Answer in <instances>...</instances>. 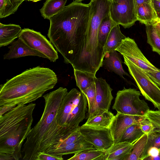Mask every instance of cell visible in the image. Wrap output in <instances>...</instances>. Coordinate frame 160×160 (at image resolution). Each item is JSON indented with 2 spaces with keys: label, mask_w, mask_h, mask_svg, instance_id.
I'll list each match as a JSON object with an SVG mask.
<instances>
[{
  "label": "cell",
  "mask_w": 160,
  "mask_h": 160,
  "mask_svg": "<svg viewBox=\"0 0 160 160\" xmlns=\"http://www.w3.org/2000/svg\"><path fill=\"white\" fill-rule=\"evenodd\" d=\"M90 16L89 4L74 1L52 17L47 35L64 62L74 69L84 71Z\"/></svg>",
  "instance_id": "obj_1"
},
{
  "label": "cell",
  "mask_w": 160,
  "mask_h": 160,
  "mask_svg": "<svg viewBox=\"0 0 160 160\" xmlns=\"http://www.w3.org/2000/svg\"><path fill=\"white\" fill-rule=\"evenodd\" d=\"M67 92L66 88L60 87L42 96L45 101L43 112L40 120L27 137L21 150L23 160H36L39 152H46L79 128V126L62 127L58 123L57 112Z\"/></svg>",
  "instance_id": "obj_2"
},
{
  "label": "cell",
  "mask_w": 160,
  "mask_h": 160,
  "mask_svg": "<svg viewBox=\"0 0 160 160\" xmlns=\"http://www.w3.org/2000/svg\"><path fill=\"white\" fill-rule=\"evenodd\" d=\"M57 75L51 69L37 66L8 80L0 87V106L31 103L54 88Z\"/></svg>",
  "instance_id": "obj_3"
},
{
  "label": "cell",
  "mask_w": 160,
  "mask_h": 160,
  "mask_svg": "<svg viewBox=\"0 0 160 160\" xmlns=\"http://www.w3.org/2000/svg\"><path fill=\"white\" fill-rule=\"evenodd\" d=\"M36 104L18 105L0 117V160H18L31 131Z\"/></svg>",
  "instance_id": "obj_4"
},
{
  "label": "cell",
  "mask_w": 160,
  "mask_h": 160,
  "mask_svg": "<svg viewBox=\"0 0 160 160\" xmlns=\"http://www.w3.org/2000/svg\"><path fill=\"white\" fill-rule=\"evenodd\" d=\"M111 0H90V16L86 48L87 54L97 58L104 54V48L99 44V28L102 19L109 14Z\"/></svg>",
  "instance_id": "obj_5"
},
{
  "label": "cell",
  "mask_w": 160,
  "mask_h": 160,
  "mask_svg": "<svg viewBox=\"0 0 160 160\" xmlns=\"http://www.w3.org/2000/svg\"><path fill=\"white\" fill-rule=\"evenodd\" d=\"M140 93L134 89L124 87L117 92L112 109L125 114L145 116L150 108L144 100L140 99Z\"/></svg>",
  "instance_id": "obj_6"
},
{
  "label": "cell",
  "mask_w": 160,
  "mask_h": 160,
  "mask_svg": "<svg viewBox=\"0 0 160 160\" xmlns=\"http://www.w3.org/2000/svg\"><path fill=\"white\" fill-rule=\"evenodd\" d=\"M124 63L135 80L140 92L145 99L151 102L160 110V88L148 76L145 71L125 57Z\"/></svg>",
  "instance_id": "obj_7"
},
{
  "label": "cell",
  "mask_w": 160,
  "mask_h": 160,
  "mask_svg": "<svg viewBox=\"0 0 160 160\" xmlns=\"http://www.w3.org/2000/svg\"><path fill=\"white\" fill-rule=\"evenodd\" d=\"M18 38L30 48L45 55L51 62H55L58 58L57 51L52 43L40 32L24 28Z\"/></svg>",
  "instance_id": "obj_8"
},
{
  "label": "cell",
  "mask_w": 160,
  "mask_h": 160,
  "mask_svg": "<svg viewBox=\"0 0 160 160\" xmlns=\"http://www.w3.org/2000/svg\"><path fill=\"white\" fill-rule=\"evenodd\" d=\"M109 14L113 21L124 28H129L137 21L133 0H111Z\"/></svg>",
  "instance_id": "obj_9"
},
{
  "label": "cell",
  "mask_w": 160,
  "mask_h": 160,
  "mask_svg": "<svg viewBox=\"0 0 160 160\" xmlns=\"http://www.w3.org/2000/svg\"><path fill=\"white\" fill-rule=\"evenodd\" d=\"M133 63L144 71H158L146 58L138 47L134 40L127 37L122 40L120 45L115 50Z\"/></svg>",
  "instance_id": "obj_10"
},
{
  "label": "cell",
  "mask_w": 160,
  "mask_h": 160,
  "mask_svg": "<svg viewBox=\"0 0 160 160\" xmlns=\"http://www.w3.org/2000/svg\"><path fill=\"white\" fill-rule=\"evenodd\" d=\"M79 129L81 135L96 149L107 151L114 144L109 128L83 124Z\"/></svg>",
  "instance_id": "obj_11"
},
{
  "label": "cell",
  "mask_w": 160,
  "mask_h": 160,
  "mask_svg": "<svg viewBox=\"0 0 160 160\" xmlns=\"http://www.w3.org/2000/svg\"><path fill=\"white\" fill-rule=\"evenodd\" d=\"M94 83L96 91L95 106L89 113L88 117L99 115L109 111L111 102L113 98L112 89L105 79L102 78H96Z\"/></svg>",
  "instance_id": "obj_12"
},
{
  "label": "cell",
  "mask_w": 160,
  "mask_h": 160,
  "mask_svg": "<svg viewBox=\"0 0 160 160\" xmlns=\"http://www.w3.org/2000/svg\"><path fill=\"white\" fill-rule=\"evenodd\" d=\"M145 116L128 115L117 112L110 124L109 129L114 143L119 142L126 129L131 125L139 123Z\"/></svg>",
  "instance_id": "obj_13"
},
{
  "label": "cell",
  "mask_w": 160,
  "mask_h": 160,
  "mask_svg": "<svg viewBox=\"0 0 160 160\" xmlns=\"http://www.w3.org/2000/svg\"><path fill=\"white\" fill-rule=\"evenodd\" d=\"M81 94V91L73 88L65 95L56 115L57 120L59 125L65 127L69 115L78 104Z\"/></svg>",
  "instance_id": "obj_14"
},
{
  "label": "cell",
  "mask_w": 160,
  "mask_h": 160,
  "mask_svg": "<svg viewBox=\"0 0 160 160\" xmlns=\"http://www.w3.org/2000/svg\"><path fill=\"white\" fill-rule=\"evenodd\" d=\"M8 48L9 50L4 55V59L9 60L27 56H36L47 58L45 55L30 48L18 38V40L14 41Z\"/></svg>",
  "instance_id": "obj_15"
},
{
  "label": "cell",
  "mask_w": 160,
  "mask_h": 160,
  "mask_svg": "<svg viewBox=\"0 0 160 160\" xmlns=\"http://www.w3.org/2000/svg\"><path fill=\"white\" fill-rule=\"evenodd\" d=\"M96 149L91 143L87 141L82 135L76 141L62 148L49 150L46 152L54 155H60L76 154L91 149Z\"/></svg>",
  "instance_id": "obj_16"
},
{
  "label": "cell",
  "mask_w": 160,
  "mask_h": 160,
  "mask_svg": "<svg viewBox=\"0 0 160 160\" xmlns=\"http://www.w3.org/2000/svg\"><path fill=\"white\" fill-rule=\"evenodd\" d=\"M136 17L137 21L145 25L154 24L159 20L152 0L138 6Z\"/></svg>",
  "instance_id": "obj_17"
},
{
  "label": "cell",
  "mask_w": 160,
  "mask_h": 160,
  "mask_svg": "<svg viewBox=\"0 0 160 160\" xmlns=\"http://www.w3.org/2000/svg\"><path fill=\"white\" fill-rule=\"evenodd\" d=\"M88 102L85 95L82 92L80 101L69 115L65 127H77L85 118Z\"/></svg>",
  "instance_id": "obj_18"
},
{
  "label": "cell",
  "mask_w": 160,
  "mask_h": 160,
  "mask_svg": "<svg viewBox=\"0 0 160 160\" xmlns=\"http://www.w3.org/2000/svg\"><path fill=\"white\" fill-rule=\"evenodd\" d=\"M102 66L124 79V75L131 77L123 69L122 60L117 51L116 50L105 53L102 62Z\"/></svg>",
  "instance_id": "obj_19"
},
{
  "label": "cell",
  "mask_w": 160,
  "mask_h": 160,
  "mask_svg": "<svg viewBox=\"0 0 160 160\" xmlns=\"http://www.w3.org/2000/svg\"><path fill=\"white\" fill-rule=\"evenodd\" d=\"M133 144L119 142L114 144L107 151L104 160H124L130 153Z\"/></svg>",
  "instance_id": "obj_20"
},
{
  "label": "cell",
  "mask_w": 160,
  "mask_h": 160,
  "mask_svg": "<svg viewBox=\"0 0 160 160\" xmlns=\"http://www.w3.org/2000/svg\"><path fill=\"white\" fill-rule=\"evenodd\" d=\"M22 29L18 25L0 23V47L11 44L18 38Z\"/></svg>",
  "instance_id": "obj_21"
},
{
  "label": "cell",
  "mask_w": 160,
  "mask_h": 160,
  "mask_svg": "<svg viewBox=\"0 0 160 160\" xmlns=\"http://www.w3.org/2000/svg\"><path fill=\"white\" fill-rule=\"evenodd\" d=\"M67 0H46L40 11L44 19L49 20L62 11Z\"/></svg>",
  "instance_id": "obj_22"
},
{
  "label": "cell",
  "mask_w": 160,
  "mask_h": 160,
  "mask_svg": "<svg viewBox=\"0 0 160 160\" xmlns=\"http://www.w3.org/2000/svg\"><path fill=\"white\" fill-rule=\"evenodd\" d=\"M126 37L121 32L119 25H115L111 30L104 48L105 53L115 50Z\"/></svg>",
  "instance_id": "obj_23"
},
{
  "label": "cell",
  "mask_w": 160,
  "mask_h": 160,
  "mask_svg": "<svg viewBox=\"0 0 160 160\" xmlns=\"http://www.w3.org/2000/svg\"><path fill=\"white\" fill-rule=\"evenodd\" d=\"M113 113L108 111L102 113L88 117L84 125L90 126L109 128L114 117Z\"/></svg>",
  "instance_id": "obj_24"
},
{
  "label": "cell",
  "mask_w": 160,
  "mask_h": 160,
  "mask_svg": "<svg viewBox=\"0 0 160 160\" xmlns=\"http://www.w3.org/2000/svg\"><path fill=\"white\" fill-rule=\"evenodd\" d=\"M116 25L109 14L102 19L99 28L98 38L99 44L103 48L111 30Z\"/></svg>",
  "instance_id": "obj_25"
},
{
  "label": "cell",
  "mask_w": 160,
  "mask_h": 160,
  "mask_svg": "<svg viewBox=\"0 0 160 160\" xmlns=\"http://www.w3.org/2000/svg\"><path fill=\"white\" fill-rule=\"evenodd\" d=\"M74 74L77 86L82 91L90 87L94 82L96 78L93 73L74 69Z\"/></svg>",
  "instance_id": "obj_26"
},
{
  "label": "cell",
  "mask_w": 160,
  "mask_h": 160,
  "mask_svg": "<svg viewBox=\"0 0 160 160\" xmlns=\"http://www.w3.org/2000/svg\"><path fill=\"white\" fill-rule=\"evenodd\" d=\"M107 151L91 149L74 154L68 160H104Z\"/></svg>",
  "instance_id": "obj_27"
},
{
  "label": "cell",
  "mask_w": 160,
  "mask_h": 160,
  "mask_svg": "<svg viewBox=\"0 0 160 160\" xmlns=\"http://www.w3.org/2000/svg\"><path fill=\"white\" fill-rule=\"evenodd\" d=\"M148 137V135L144 134L133 143L130 153L124 160H142Z\"/></svg>",
  "instance_id": "obj_28"
},
{
  "label": "cell",
  "mask_w": 160,
  "mask_h": 160,
  "mask_svg": "<svg viewBox=\"0 0 160 160\" xmlns=\"http://www.w3.org/2000/svg\"><path fill=\"white\" fill-rule=\"evenodd\" d=\"M144 134L139 123H134L126 129L119 142H127L133 144Z\"/></svg>",
  "instance_id": "obj_29"
},
{
  "label": "cell",
  "mask_w": 160,
  "mask_h": 160,
  "mask_svg": "<svg viewBox=\"0 0 160 160\" xmlns=\"http://www.w3.org/2000/svg\"><path fill=\"white\" fill-rule=\"evenodd\" d=\"M145 26L147 42L151 46L152 51L160 55V37L153 25Z\"/></svg>",
  "instance_id": "obj_30"
},
{
  "label": "cell",
  "mask_w": 160,
  "mask_h": 160,
  "mask_svg": "<svg viewBox=\"0 0 160 160\" xmlns=\"http://www.w3.org/2000/svg\"><path fill=\"white\" fill-rule=\"evenodd\" d=\"M19 6L14 4L11 0H0V18H6L14 14Z\"/></svg>",
  "instance_id": "obj_31"
},
{
  "label": "cell",
  "mask_w": 160,
  "mask_h": 160,
  "mask_svg": "<svg viewBox=\"0 0 160 160\" xmlns=\"http://www.w3.org/2000/svg\"><path fill=\"white\" fill-rule=\"evenodd\" d=\"M148 140L144 150L142 160L146 155L148 150L152 147L160 148V129L154 128L148 135Z\"/></svg>",
  "instance_id": "obj_32"
},
{
  "label": "cell",
  "mask_w": 160,
  "mask_h": 160,
  "mask_svg": "<svg viewBox=\"0 0 160 160\" xmlns=\"http://www.w3.org/2000/svg\"><path fill=\"white\" fill-rule=\"evenodd\" d=\"M81 92L87 98L88 107V113H89L93 110L95 105L96 91L94 82L90 87Z\"/></svg>",
  "instance_id": "obj_33"
},
{
  "label": "cell",
  "mask_w": 160,
  "mask_h": 160,
  "mask_svg": "<svg viewBox=\"0 0 160 160\" xmlns=\"http://www.w3.org/2000/svg\"><path fill=\"white\" fill-rule=\"evenodd\" d=\"M79 128L80 127L66 139L53 146L47 151L63 147L77 140L82 135Z\"/></svg>",
  "instance_id": "obj_34"
},
{
  "label": "cell",
  "mask_w": 160,
  "mask_h": 160,
  "mask_svg": "<svg viewBox=\"0 0 160 160\" xmlns=\"http://www.w3.org/2000/svg\"><path fill=\"white\" fill-rule=\"evenodd\" d=\"M145 117L152 122L155 128L160 129V110H150Z\"/></svg>",
  "instance_id": "obj_35"
},
{
  "label": "cell",
  "mask_w": 160,
  "mask_h": 160,
  "mask_svg": "<svg viewBox=\"0 0 160 160\" xmlns=\"http://www.w3.org/2000/svg\"><path fill=\"white\" fill-rule=\"evenodd\" d=\"M140 128L144 134L148 135L154 129L153 124L146 118L139 122Z\"/></svg>",
  "instance_id": "obj_36"
},
{
  "label": "cell",
  "mask_w": 160,
  "mask_h": 160,
  "mask_svg": "<svg viewBox=\"0 0 160 160\" xmlns=\"http://www.w3.org/2000/svg\"><path fill=\"white\" fill-rule=\"evenodd\" d=\"M63 159L62 156L54 155L46 152H41L38 153L36 160H62Z\"/></svg>",
  "instance_id": "obj_37"
},
{
  "label": "cell",
  "mask_w": 160,
  "mask_h": 160,
  "mask_svg": "<svg viewBox=\"0 0 160 160\" xmlns=\"http://www.w3.org/2000/svg\"><path fill=\"white\" fill-rule=\"evenodd\" d=\"M145 72L149 78L160 87V70Z\"/></svg>",
  "instance_id": "obj_38"
},
{
  "label": "cell",
  "mask_w": 160,
  "mask_h": 160,
  "mask_svg": "<svg viewBox=\"0 0 160 160\" xmlns=\"http://www.w3.org/2000/svg\"><path fill=\"white\" fill-rule=\"evenodd\" d=\"M16 106L15 105H7L0 106V117L2 116Z\"/></svg>",
  "instance_id": "obj_39"
},
{
  "label": "cell",
  "mask_w": 160,
  "mask_h": 160,
  "mask_svg": "<svg viewBox=\"0 0 160 160\" xmlns=\"http://www.w3.org/2000/svg\"><path fill=\"white\" fill-rule=\"evenodd\" d=\"M152 0H133L134 10L136 16L138 8L139 6L144 3L149 2Z\"/></svg>",
  "instance_id": "obj_40"
},
{
  "label": "cell",
  "mask_w": 160,
  "mask_h": 160,
  "mask_svg": "<svg viewBox=\"0 0 160 160\" xmlns=\"http://www.w3.org/2000/svg\"><path fill=\"white\" fill-rule=\"evenodd\" d=\"M153 25L156 29L158 35L160 37V18L158 21Z\"/></svg>",
  "instance_id": "obj_41"
},
{
  "label": "cell",
  "mask_w": 160,
  "mask_h": 160,
  "mask_svg": "<svg viewBox=\"0 0 160 160\" xmlns=\"http://www.w3.org/2000/svg\"><path fill=\"white\" fill-rule=\"evenodd\" d=\"M15 4L20 6L23 2L25 0H11Z\"/></svg>",
  "instance_id": "obj_42"
},
{
  "label": "cell",
  "mask_w": 160,
  "mask_h": 160,
  "mask_svg": "<svg viewBox=\"0 0 160 160\" xmlns=\"http://www.w3.org/2000/svg\"><path fill=\"white\" fill-rule=\"evenodd\" d=\"M40 0H28L27 1H32L33 2H37L38 1H40Z\"/></svg>",
  "instance_id": "obj_43"
},
{
  "label": "cell",
  "mask_w": 160,
  "mask_h": 160,
  "mask_svg": "<svg viewBox=\"0 0 160 160\" xmlns=\"http://www.w3.org/2000/svg\"><path fill=\"white\" fill-rule=\"evenodd\" d=\"M84 0H75V1H76L78 2H81L82 1H83Z\"/></svg>",
  "instance_id": "obj_44"
},
{
  "label": "cell",
  "mask_w": 160,
  "mask_h": 160,
  "mask_svg": "<svg viewBox=\"0 0 160 160\" xmlns=\"http://www.w3.org/2000/svg\"><path fill=\"white\" fill-rule=\"evenodd\" d=\"M159 0V1H160V0Z\"/></svg>",
  "instance_id": "obj_45"
},
{
  "label": "cell",
  "mask_w": 160,
  "mask_h": 160,
  "mask_svg": "<svg viewBox=\"0 0 160 160\" xmlns=\"http://www.w3.org/2000/svg\"><path fill=\"white\" fill-rule=\"evenodd\" d=\"M159 149H160V148H159Z\"/></svg>",
  "instance_id": "obj_46"
},
{
  "label": "cell",
  "mask_w": 160,
  "mask_h": 160,
  "mask_svg": "<svg viewBox=\"0 0 160 160\" xmlns=\"http://www.w3.org/2000/svg\"></svg>",
  "instance_id": "obj_47"
}]
</instances>
